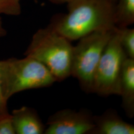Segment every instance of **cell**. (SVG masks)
<instances>
[{
	"label": "cell",
	"instance_id": "obj_1",
	"mask_svg": "<svg viewBox=\"0 0 134 134\" xmlns=\"http://www.w3.org/2000/svg\"><path fill=\"white\" fill-rule=\"evenodd\" d=\"M115 0H71L67 13L53 17L48 26L71 42L99 31L113 29Z\"/></svg>",
	"mask_w": 134,
	"mask_h": 134
},
{
	"label": "cell",
	"instance_id": "obj_2",
	"mask_svg": "<svg viewBox=\"0 0 134 134\" xmlns=\"http://www.w3.org/2000/svg\"><path fill=\"white\" fill-rule=\"evenodd\" d=\"M71 42L50 26L37 30L24 53L44 65L57 81L71 76Z\"/></svg>",
	"mask_w": 134,
	"mask_h": 134
},
{
	"label": "cell",
	"instance_id": "obj_3",
	"mask_svg": "<svg viewBox=\"0 0 134 134\" xmlns=\"http://www.w3.org/2000/svg\"><path fill=\"white\" fill-rule=\"evenodd\" d=\"M0 78L4 98L34 89L47 88L57 82L42 63L30 57L0 61Z\"/></svg>",
	"mask_w": 134,
	"mask_h": 134
},
{
	"label": "cell",
	"instance_id": "obj_4",
	"mask_svg": "<svg viewBox=\"0 0 134 134\" xmlns=\"http://www.w3.org/2000/svg\"><path fill=\"white\" fill-rule=\"evenodd\" d=\"M115 27L86 35L78 40V42L73 46L71 76L78 80L81 88L87 93H93L97 66Z\"/></svg>",
	"mask_w": 134,
	"mask_h": 134
},
{
	"label": "cell",
	"instance_id": "obj_5",
	"mask_svg": "<svg viewBox=\"0 0 134 134\" xmlns=\"http://www.w3.org/2000/svg\"><path fill=\"white\" fill-rule=\"evenodd\" d=\"M126 58L120 43V29L116 27L97 66L93 93L103 97L119 96L120 76Z\"/></svg>",
	"mask_w": 134,
	"mask_h": 134
},
{
	"label": "cell",
	"instance_id": "obj_6",
	"mask_svg": "<svg viewBox=\"0 0 134 134\" xmlns=\"http://www.w3.org/2000/svg\"><path fill=\"white\" fill-rule=\"evenodd\" d=\"M94 116L87 110H60L47 120L45 134H90L94 127Z\"/></svg>",
	"mask_w": 134,
	"mask_h": 134
},
{
	"label": "cell",
	"instance_id": "obj_7",
	"mask_svg": "<svg viewBox=\"0 0 134 134\" xmlns=\"http://www.w3.org/2000/svg\"><path fill=\"white\" fill-rule=\"evenodd\" d=\"M134 125L125 121L113 109L94 116V127L90 134H133Z\"/></svg>",
	"mask_w": 134,
	"mask_h": 134
},
{
	"label": "cell",
	"instance_id": "obj_8",
	"mask_svg": "<svg viewBox=\"0 0 134 134\" xmlns=\"http://www.w3.org/2000/svg\"><path fill=\"white\" fill-rule=\"evenodd\" d=\"M16 134H43L46 125L34 109L23 106L11 113Z\"/></svg>",
	"mask_w": 134,
	"mask_h": 134
},
{
	"label": "cell",
	"instance_id": "obj_9",
	"mask_svg": "<svg viewBox=\"0 0 134 134\" xmlns=\"http://www.w3.org/2000/svg\"><path fill=\"white\" fill-rule=\"evenodd\" d=\"M119 96L122 108L129 118L134 116V59L126 58L122 66L119 80Z\"/></svg>",
	"mask_w": 134,
	"mask_h": 134
},
{
	"label": "cell",
	"instance_id": "obj_10",
	"mask_svg": "<svg viewBox=\"0 0 134 134\" xmlns=\"http://www.w3.org/2000/svg\"><path fill=\"white\" fill-rule=\"evenodd\" d=\"M115 23L118 28H125L134 23V0H115Z\"/></svg>",
	"mask_w": 134,
	"mask_h": 134
},
{
	"label": "cell",
	"instance_id": "obj_11",
	"mask_svg": "<svg viewBox=\"0 0 134 134\" xmlns=\"http://www.w3.org/2000/svg\"><path fill=\"white\" fill-rule=\"evenodd\" d=\"M120 29V43L127 58L134 59V29L129 27Z\"/></svg>",
	"mask_w": 134,
	"mask_h": 134
},
{
	"label": "cell",
	"instance_id": "obj_12",
	"mask_svg": "<svg viewBox=\"0 0 134 134\" xmlns=\"http://www.w3.org/2000/svg\"><path fill=\"white\" fill-rule=\"evenodd\" d=\"M21 12V0H0V16H17Z\"/></svg>",
	"mask_w": 134,
	"mask_h": 134
},
{
	"label": "cell",
	"instance_id": "obj_13",
	"mask_svg": "<svg viewBox=\"0 0 134 134\" xmlns=\"http://www.w3.org/2000/svg\"><path fill=\"white\" fill-rule=\"evenodd\" d=\"M0 134H16L12 115L9 112L0 114Z\"/></svg>",
	"mask_w": 134,
	"mask_h": 134
},
{
	"label": "cell",
	"instance_id": "obj_14",
	"mask_svg": "<svg viewBox=\"0 0 134 134\" xmlns=\"http://www.w3.org/2000/svg\"><path fill=\"white\" fill-rule=\"evenodd\" d=\"M8 100L4 98L3 94L0 78V114L9 112L8 108Z\"/></svg>",
	"mask_w": 134,
	"mask_h": 134
},
{
	"label": "cell",
	"instance_id": "obj_15",
	"mask_svg": "<svg viewBox=\"0 0 134 134\" xmlns=\"http://www.w3.org/2000/svg\"><path fill=\"white\" fill-rule=\"evenodd\" d=\"M6 34H7V31L4 29L3 24V22L1 21V18H0V37H4Z\"/></svg>",
	"mask_w": 134,
	"mask_h": 134
},
{
	"label": "cell",
	"instance_id": "obj_16",
	"mask_svg": "<svg viewBox=\"0 0 134 134\" xmlns=\"http://www.w3.org/2000/svg\"><path fill=\"white\" fill-rule=\"evenodd\" d=\"M50 3L55 4H67L70 2L71 0H48Z\"/></svg>",
	"mask_w": 134,
	"mask_h": 134
}]
</instances>
